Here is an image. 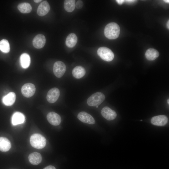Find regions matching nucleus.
Here are the masks:
<instances>
[{"label": "nucleus", "instance_id": "obj_1", "mask_svg": "<svg viewBox=\"0 0 169 169\" xmlns=\"http://www.w3.org/2000/svg\"><path fill=\"white\" fill-rule=\"evenodd\" d=\"M120 28L116 23L111 22L108 24L104 29V34L108 39H113L117 38L120 33Z\"/></svg>", "mask_w": 169, "mask_h": 169}, {"label": "nucleus", "instance_id": "obj_2", "mask_svg": "<svg viewBox=\"0 0 169 169\" xmlns=\"http://www.w3.org/2000/svg\"><path fill=\"white\" fill-rule=\"evenodd\" d=\"M31 145L34 148L40 149L44 148L46 145L45 138L42 135L38 133L32 135L30 138Z\"/></svg>", "mask_w": 169, "mask_h": 169}, {"label": "nucleus", "instance_id": "obj_3", "mask_svg": "<svg viewBox=\"0 0 169 169\" xmlns=\"http://www.w3.org/2000/svg\"><path fill=\"white\" fill-rule=\"evenodd\" d=\"M105 96L101 92H97L91 95L87 100V104L90 106H97L105 100Z\"/></svg>", "mask_w": 169, "mask_h": 169}, {"label": "nucleus", "instance_id": "obj_4", "mask_svg": "<svg viewBox=\"0 0 169 169\" xmlns=\"http://www.w3.org/2000/svg\"><path fill=\"white\" fill-rule=\"evenodd\" d=\"M97 54L102 59L107 62L112 61L114 57L113 52L105 47L99 48L97 50Z\"/></svg>", "mask_w": 169, "mask_h": 169}, {"label": "nucleus", "instance_id": "obj_5", "mask_svg": "<svg viewBox=\"0 0 169 169\" xmlns=\"http://www.w3.org/2000/svg\"><path fill=\"white\" fill-rule=\"evenodd\" d=\"M53 72L55 75L58 78L61 77L66 70L65 64L61 61H57L54 64Z\"/></svg>", "mask_w": 169, "mask_h": 169}, {"label": "nucleus", "instance_id": "obj_6", "mask_svg": "<svg viewBox=\"0 0 169 169\" xmlns=\"http://www.w3.org/2000/svg\"><path fill=\"white\" fill-rule=\"evenodd\" d=\"M36 91L35 85L31 83H27L24 84L21 89V93L23 96L27 98L33 96Z\"/></svg>", "mask_w": 169, "mask_h": 169}, {"label": "nucleus", "instance_id": "obj_7", "mask_svg": "<svg viewBox=\"0 0 169 169\" xmlns=\"http://www.w3.org/2000/svg\"><path fill=\"white\" fill-rule=\"evenodd\" d=\"M60 95V91L57 88H53L48 92L46 98L48 101L53 103L55 102L58 99Z\"/></svg>", "mask_w": 169, "mask_h": 169}, {"label": "nucleus", "instance_id": "obj_8", "mask_svg": "<svg viewBox=\"0 0 169 169\" xmlns=\"http://www.w3.org/2000/svg\"><path fill=\"white\" fill-rule=\"evenodd\" d=\"M101 113L104 118L109 120H114L117 116L116 112L107 106L103 107L101 110Z\"/></svg>", "mask_w": 169, "mask_h": 169}, {"label": "nucleus", "instance_id": "obj_9", "mask_svg": "<svg viewBox=\"0 0 169 169\" xmlns=\"http://www.w3.org/2000/svg\"><path fill=\"white\" fill-rule=\"evenodd\" d=\"M77 118L81 122L84 123L93 124L95 123V121L93 117L84 111L79 112Z\"/></svg>", "mask_w": 169, "mask_h": 169}, {"label": "nucleus", "instance_id": "obj_10", "mask_svg": "<svg viewBox=\"0 0 169 169\" xmlns=\"http://www.w3.org/2000/svg\"><path fill=\"white\" fill-rule=\"evenodd\" d=\"M47 118L50 124L55 126L59 125L61 121L60 116L54 112H51L48 113L47 116Z\"/></svg>", "mask_w": 169, "mask_h": 169}, {"label": "nucleus", "instance_id": "obj_11", "mask_svg": "<svg viewBox=\"0 0 169 169\" xmlns=\"http://www.w3.org/2000/svg\"><path fill=\"white\" fill-rule=\"evenodd\" d=\"M46 41L45 38L43 35L38 34L36 35L33 39V45L36 49H41L45 45Z\"/></svg>", "mask_w": 169, "mask_h": 169}, {"label": "nucleus", "instance_id": "obj_12", "mask_svg": "<svg viewBox=\"0 0 169 169\" xmlns=\"http://www.w3.org/2000/svg\"><path fill=\"white\" fill-rule=\"evenodd\" d=\"M168 122L167 117L163 115H159L152 117L151 122L153 125L157 126H164Z\"/></svg>", "mask_w": 169, "mask_h": 169}, {"label": "nucleus", "instance_id": "obj_13", "mask_svg": "<svg viewBox=\"0 0 169 169\" xmlns=\"http://www.w3.org/2000/svg\"><path fill=\"white\" fill-rule=\"evenodd\" d=\"M50 9V5L46 1L42 2L39 5L37 10V13L40 16H43L47 14Z\"/></svg>", "mask_w": 169, "mask_h": 169}, {"label": "nucleus", "instance_id": "obj_14", "mask_svg": "<svg viewBox=\"0 0 169 169\" xmlns=\"http://www.w3.org/2000/svg\"><path fill=\"white\" fill-rule=\"evenodd\" d=\"M28 160L31 164L33 165H38L41 162L42 157L39 153L34 152L29 155Z\"/></svg>", "mask_w": 169, "mask_h": 169}, {"label": "nucleus", "instance_id": "obj_15", "mask_svg": "<svg viewBox=\"0 0 169 169\" xmlns=\"http://www.w3.org/2000/svg\"><path fill=\"white\" fill-rule=\"evenodd\" d=\"M25 120L24 116L20 112H16L13 115L12 122L13 125H16L23 123Z\"/></svg>", "mask_w": 169, "mask_h": 169}, {"label": "nucleus", "instance_id": "obj_16", "mask_svg": "<svg viewBox=\"0 0 169 169\" xmlns=\"http://www.w3.org/2000/svg\"><path fill=\"white\" fill-rule=\"evenodd\" d=\"M16 98L15 93L10 92L5 95L3 99V103L6 105L9 106L13 105L14 103Z\"/></svg>", "mask_w": 169, "mask_h": 169}, {"label": "nucleus", "instance_id": "obj_17", "mask_svg": "<svg viewBox=\"0 0 169 169\" xmlns=\"http://www.w3.org/2000/svg\"><path fill=\"white\" fill-rule=\"evenodd\" d=\"M86 71L82 66H78L74 67L72 70V73L73 76L76 79H80L85 74Z\"/></svg>", "mask_w": 169, "mask_h": 169}, {"label": "nucleus", "instance_id": "obj_18", "mask_svg": "<svg viewBox=\"0 0 169 169\" xmlns=\"http://www.w3.org/2000/svg\"><path fill=\"white\" fill-rule=\"evenodd\" d=\"M77 42V37L74 33H71L67 36L65 41L66 45L69 48H73Z\"/></svg>", "mask_w": 169, "mask_h": 169}, {"label": "nucleus", "instance_id": "obj_19", "mask_svg": "<svg viewBox=\"0 0 169 169\" xmlns=\"http://www.w3.org/2000/svg\"><path fill=\"white\" fill-rule=\"evenodd\" d=\"M11 147L9 141L4 137H0V151L3 152L8 151Z\"/></svg>", "mask_w": 169, "mask_h": 169}, {"label": "nucleus", "instance_id": "obj_20", "mask_svg": "<svg viewBox=\"0 0 169 169\" xmlns=\"http://www.w3.org/2000/svg\"><path fill=\"white\" fill-rule=\"evenodd\" d=\"M145 55L147 59L152 61L157 58L159 55V54L156 50L150 48L146 50Z\"/></svg>", "mask_w": 169, "mask_h": 169}, {"label": "nucleus", "instance_id": "obj_21", "mask_svg": "<svg viewBox=\"0 0 169 169\" xmlns=\"http://www.w3.org/2000/svg\"><path fill=\"white\" fill-rule=\"evenodd\" d=\"M20 62L22 67L26 69L28 68L30 63V58L27 54L23 53L20 56Z\"/></svg>", "mask_w": 169, "mask_h": 169}, {"label": "nucleus", "instance_id": "obj_22", "mask_svg": "<svg viewBox=\"0 0 169 169\" xmlns=\"http://www.w3.org/2000/svg\"><path fill=\"white\" fill-rule=\"evenodd\" d=\"M18 8L20 12L22 13H29L32 10L31 5L27 3H23L19 4Z\"/></svg>", "mask_w": 169, "mask_h": 169}, {"label": "nucleus", "instance_id": "obj_23", "mask_svg": "<svg viewBox=\"0 0 169 169\" xmlns=\"http://www.w3.org/2000/svg\"><path fill=\"white\" fill-rule=\"evenodd\" d=\"M75 0H65L64 1V8L65 10L68 12L74 11L75 7Z\"/></svg>", "mask_w": 169, "mask_h": 169}, {"label": "nucleus", "instance_id": "obj_24", "mask_svg": "<svg viewBox=\"0 0 169 169\" xmlns=\"http://www.w3.org/2000/svg\"><path fill=\"white\" fill-rule=\"evenodd\" d=\"M0 49L5 53H8L9 52V44L7 40L3 39L0 41Z\"/></svg>", "mask_w": 169, "mask_h": 169}, {"label": "nucleus", "instance_id": "obj_25", "mask_svg": "<svg viewBox=\"0 0 169 169\" xmlns=\"http://www.w3.org/2000/svg\"><path fill=\"white\" fill-rule=\"evenodd\" d=\"M83 5V3L81 0H78L77 1L75 4V6L77 9H79L81 8Z\"/></svg>", "mask_w": 169, "mask_h": 169}, {"label": "nucleus", "instance_id": "obj_26", "mask_svg": "<svg viewBox=\"0 0 169 169\" xmlns=\"http://www.w3.org/2000/svg\"><path fill=\"white\" fill-rule=\"evenodd\" d=\"M43 169H56L55 168L51 165H49L45 167Z\"/></svg>", "mask_w": 169, "mask_h": 169}, {"label": "nucleus", "instance_id": "obj_27", "mask_svg": "<svg viewBox=\"0 0 169 169\" xmlns=\"http://www.w3.org/2000/svg\"><path fill=\"white\" fill-rule=\"evenodd\" d=\"M116 1L119 4H122L124 2H125V0H117Z\"/></svg>", "mask_w": 169, "mask_h": 169}, {"label": "nucleus", "instance_id": "obj_28", "mask_svg": "<svg viewBox=\"0 0 169 169\" xmlns=\"http://www.w3.org/2000/svg\"><path fill=\"white\" fill-rule=\"evenodd\" d=\"M135 0H125V1L127 3H133L135 2Z\"/></svg>", "mask_w": 169, "mask_h": 169}, {"label": "nucleus", "instance_id": "obj_29", "mask_svg": "<svg viewBox=\"0 0 169 169\" xmlns=\"http://www.w3.org/2000/svg\"><path fill=\"white\" fill-rule=\"evenodd\" d=\"M42 1V0H34V1L36 3H38Z\"/></svg>", "mask_w": 169, "mask_h": 169}, {"label": "nucleus", "instance_id": "obj_30", "mask_svg": "<svg viewBox=\"0 0 169 169\" xmlns=\"http://www.w3.org/2000/svg\"><path fill=\"white\" fill-rule=\"evenodd\" d=\"M166 26H167V28L169 29V20H168V21H167V23Z\"/></svg>", "mask_w": 169, "mask_h": 169}, {"label": "nucleus", "instance_id": "obj_31", "mask_svg": "<svg viewBox=\"0 0 169 169\" xmlns=\"http://www.w3.org/2000/svg\"><path fill=\"white\" fill-rule=\"evenodd\" d=\"M164 1L166 3H169V0H164Z\"/></svg>", "mask_w": 169, "mask_h": 169}, {"label": "nucleus", "instance_id": "obj_32", "mask_svg": "<svg viewBox=\"0 0 169 169\" xmlns=\"http://www.w3.org/2000/svg\"><path fill=\"white\" fill-rule=\"evenodd\" d=\"M167 103L169 104V99H168L167 100Z\"/></svg>", "mask_w": 169, "mask_h": 169}, {"label": "nucleus", "instance_id": "obj_33", "mask_svg": "<svg viewBox=\"0 0 169 169\" xmlns=\"http://www.w3.org/2000/svg\"><path fill=\"white\" fill-rule=\"evenodd\" d=\"M141 121H142V120H141Z\"/></svg>", "mask_w": 169, "mask_h": 169}]
</instances>
